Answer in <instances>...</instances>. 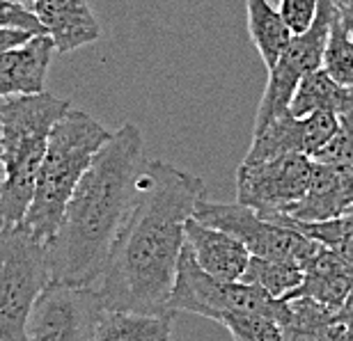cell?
Here are the masks:
<instances>
[{
  "instance_id": "cell-1",
  "label": "cell",
  "mask_w": 353,
  "mask_h": 341,
  "mask_svg": "<svg viewBox=\"0 0 353 341\" xmlns=\"http://www.w3.org/2000/svg\"><path fill=\"white\" fill-rule=\"evenodd\" d=\"M204 197L200 176L163 161H147L140 174L138 202L122 227L103 268V307L174 316L170 296L181 252L186 247V223Z\"/></svg>"
},
{
  "instance_id": "cell-2",
  "label": "cell",
  "mask_w": 353,
  "mask_h": 341,
  "mask_svg": "<svg viewBox=\"0 0 353 341\" xmlns=\"http://www.w3.org/2000/svg\"><path fill=\"white\" fill-rule=\"evenodd\" d=\"M145 140L124 124L99 149L69 200L55 236L46 243L51 284L92 289L101 280L110 250L138 202Z\"/></svg>"
},
{
  "instance_id": "cell-3",
  "label": "cell",
  "mask_w": 353,
  "mask_h": 341,
  "mask_svg": "<svg viewBox=\"0 0 353 341\" xmlns=\"http://www.w3.org/2000/svg\"><path fill=\"white\" fill-rule=\"evenodd\" d=\"M72 103L48 92L3 99V186H0V231L26 220L34 183L44 161L48 138Z\"/></svg>"
},
{
  "instance_id": "cell-4",
  "label": "cell",
  "mask_w": 353,
  "mask_h": 341,
  "mask_svg": "<svg viewBox=\"0 0 353 341\" xmlns=\"http://www.w3.org/2000/svg\"><path fill=\"white\" fill-rule=\"evenodd\" d=\"M110 136L103 124L76 108L55 124L34 183L32 204L21 223L39 243L46 245L55 236L76 186Z\"/></svg>"
},
{
  "instance_id": "cell-5",
  "label": "cell",
  "mask_w": 353,
  "mask_h": 341,
  "mask_svg": "<svg viewBox=\"0 0 353 341\" xmlns=\"http://www.w3.org/2000/svg\"><path fill=\"white\" fill-rule=\"evenodd\" d=\"M51 284L46 245L26 225L0 231V341H28V321Z\"/></svg>"
},
{
  "instance_id": "cell-6",
  "label": "cell",
  "mask_w": 353,
  "mask_h": 341,
  "mask_svg": "<svg viewBox=\"0 0 353 341\" xmlns=\"http://www.w3.org/2000/svg\"><path fill=\"white\" fill-rule=\"evenodd\" d=\"M172 311H188V314L211 318L223 323V318L234 311H257V314L273 316L282 321L287 309V300H275L262 289L245 282H228L209 275L197 264L193 250L186 243L176 266V280L170 296Z\"/></svg>"
},
{
  "instance_id": "cell-7",
  "label": "cell",
  "mask_w": 353,
  "mask_h": 341,
  "mask_svg": "<svg viewBox=\"0 0 353 341\" xmlns=\"http://www.w3.org/2000/svg\"><path fill=\"white\" fill-rule=\"evenodd\" d=\"M195 218L204 225L216 227V229H223L232 234V236H236L248 247L252 257L287 261V264L301 266L303 271L326 247L312 238L303 236L301 231L292 229V227L266 220L255 209L239 202L216 204V202H207V197H204L197 204Z\"/></svg>"
},
{
  "instance_id": "cell-8",
  "label": "cell",
  "mask_w": 353,
  "mask_h": 341,
  "mask_svg": "<svg viewBox=\"0 0 353 341\" xmlns=\"http://www.w3.org/2000/svg\"><path fill=\"white\" fill-rule=\"evenodd\" d=\"M335 12L337 5L333 0H321L319 17H316L314 25L307 32L296 34L292 44L287 46V51L282 53L278 65L268 71V83L257 108L252 136L262 133L278 117L287 115L303 78L323 67V51H326L328 44L330 23H333Z\"/></svg>"
},
{
  "instance_id": "cell-9",
  "label": "cell",
  "mask_w": 353,
  "mask_h": 341,
  "mask_svg": "<svg viewBox=\"0 0 353 341\" xmlns=\"http://www.w3.org/2000/svg\"><path fill=\"white\" fill-rule=\"evenodd\" d=\"M314 161L305 154H289L264 163H241L236 169V202L259 216H289L305 197Z\"/></svg>"
},
{
  "instance_id": "cell-10",
  "label": "cell",
  "mask_w": 353,
  "mask_h": 341,
  "mask_svg": "<svg viewBox=\"0 0 353 341\" xmlns=\"http://www.w3.org/2000/svg\"><path fill=\"white\" fill-rule=\"evenodd\" d=\"M103 309L94 289L48 284L28 321V341H94Z\"/></svg>"
},
{
  "instance_id": "cell-11",
  "label": "cell",
  "mask_w": 353,
  "mask_h": 341,
  "mask_svg": "<svg viewBox=\"0 0 353 341\" xmlns=\"http://www.w3.org/2000/svg\"><path fill=\"white\" fill-rule=\"evenodd\" d=\"M32 10L58 53H74L103 34L88 0H34Z\"/></svg>"
},
{
  "instance_id": "cell-12",
  "label": "cell",
  "mask_w": 353,
  "mask_h": 341,
  "mask_svg": "<svg viewBox=\"0 0 353 341\" xmlns=\"http://www.w3.org/2000/svg\"><path fill=\"white\" fill-rule=\"evenodd\" d=\"M353 206V165H330L314 161L312 181L305 197L289 213L303 223L340 218Z\"/></svg>"
},
{
  "instance_id": "cell-13",
  "label": "cell",
  "mask_w": 353,
  "mask_h": 341,
  "mask_svg": "<svg viewBox=\"0 0 353 341\" xmlns=\"http://www.w3.org/2000/svg\"><path fill=\"white\" fill-rule=\"evenodd\" d=\"M186 243L204 271L228 282H241L252 257L236 236L204 225L195 216L186 223Z\"/></svg>"
},
{
  "instance_id": "cell-14",
  "label": "cell",
  "mask_w": 353,
  "mask_h": 341,
  "mask_svg": "<svg viewBox=\"0 0 353 341\" xmlns=\"http://www.w3.org/2000/svg\"><path fill=\"white\" fill-rule=\"evenodd\" d=\"M55 44L48 34H37L26 44L0 53V99L41 94Z\"/></svg>"
},
{
  "instance_id": "cell-15",
  "label": "cell",
  "mask_w": 353,
  "mask_h": 341,
  "mask_svg": "<svg viewBox=\"0 0 353 341\" xmlns=\"http://www.w3.org/2000/svg\"><path fill=\"white\" fill-rule=\"evenodd\" d=\"M351 291H353V261L340 252L330 250V247H323L307 264L301 287L292 291L285 300H289V298H312V300L340 311L342 304L351 296Z\"/></svg>"
},
{
  "instance_id": "cell-16",
  "label": "cell",
  "mask_w": 353,
  "mask_h": 341,
  "mask_svg": "<svg viewBox=\"0 0 353 341\" xmlns=\"http://www.w3.org/2000/svg\"><path fill=\"white\" fill-rule=\"evenodd\" d=\"M280 328L285 341H353L340 314L312 298H289Z\"/></svg>"
},
{
  "instance_id": "cell-17",
  "label": "cell",
  "mask_w": 353,
  "mask_h": 341,
  "mask_svg": "<svg viewBox=\"0 0 353 341\" xmlns=\"http://www.w3.org/2000/svg\"><path fill=\"white\" fill-rule=\"evenodd\" d=\"M172 318L103 307L97 321L94 341H172Z\"/></svg>"
},
{
  "instance_id": "cell-18",
  "label": "cell",
  "mask_w": 353,
  "mask_h": 341,
  "mask_svg": "<svg viewBox=\"0 0 353 341\" xmlns=\"http://www.w3.org/2000/svg\"><path fill=\"white\" fill-rule=\"evenodd\" d=\"M349 110H353V87L337 83L326 69H316L303 78L289 108L294 117H307L312 112L344 115Z\"/></svg>"
},
{
  "instance_id": "cell-19",
  "label": "cell",
  "mask_w": 353,
  "mask_h": 341,
  "mask_svg": "<svg viewBox=\"0 0 353 341\" xmlns=\"http://www.w3.org/2000/svg\"><path fill=\"white\" fill-rule=\"evenodd\" d=\"M289 154H305L307 156V129L305 117H294L292 112L278 117L262 133L252 136V145L245 154L243 163H264L280 158Z\"/></svg>"
},
{
  "instance_id": "cell-20",
  "label": "cell",
  "mask_w": 353,
  "mask_h": 341,
  "mask_svg": "<svg viewBox=\"0 0 353 341\" xmlns=\"http://www.w3.org/2000/svg\"><path fill=\"white\" fill-rule=\"evenodd\" d=\"M245 10H248L250 39L266 69L271 71L280 62L287 46L292 44L294 34L289 32L280 12L273 10L268 0H245Z\"/></svg>"
},
{
  "instance_id": "cell-21",
  "label": "cell",
  "mask_w": 353,
  "mask_h": 341,
  "mask_svg": "<svg viewBox=\"0 0 353 341\" xmlns=\"http://www.w3.org/2000/svg\"><path fill=\"white\" fill-rule=\"evenodd\" d=\"M303 275H305V271L296 264L262 259V257H250V264H248V268H245L241 282L262 289L264 293L275 298V300H285L292 291H296L301 287Z\"/></svg>"
},
{
  "instance_id": "cell-22",
  "label": "cell",
  "mask_w": 353,
  "mask_h": 341,
  "mask_svg": "<svg viewBox=\"0 0 353 341\" xmlns=\"http://www.w3.org/2000/svg\"><path fill=\"white\" fill-rule=\"evenodd\" d=\"M266 220L292 227V229L301 231L303 236L312 238L353 261V216H349V213H344L340 218L321 220V223H303V220H296L292 216H268Z\"/></svg>"
},
{
  "instance_id": "cell-23",
  "label": "cell",
  "mask_w": 353,
  "mask_h": 341,
  "mask_svg": "<svg viewBox=\"0 0 353 341\" xmlns=\"http://www.w3.org/2000/svg\"><path fill=\"white\" fill-rule=\"evenodd\" d=\"M321 69H326L337 83L353 87V32L340 10L335 12L333 23H330V34L326 51H323Z\"/></svg>"
},
{
  "instance_id": "cell-24",
  "label": "cell",
  "mask_w": 353,
  "mask_h": 341,
  "mask_svg": "<svg viewBox=\"0 0 353 341\" xmlns=\"http://www.w3.org/2000/svg\"><path fill=\"white\" fill-rule=\"evenodd\" d=\"M223 325L234 341H285L280 323L257 311H234L223 318Z\"/></svg>"
},
{
  "instance_id": "cell-25",
  "label": "cell",
  "mask_w": 353,
  "mask_h": 341,
  "mask_svg": "<svg viewBox=\"0 0 353 341\" xmlns=\"http://www.w3.org/2000/svg\"><path fill=\"white\" fill-rule=\"evenodd\" d=\"M312 161L330 163V165H353V110L340 115V131Z\"/></svg>"
},
{
  "instance_id": "cell-26",
  "label": "cell",
  "mask_w": 353,
  "mask_h": 341,
  "mask_svg": "<svg viewBox=\"0 0 353 341\" xmlns=\"http://www.w3.org/2000/svg\"><path fill=\"white\" fill-rule=\"evenodd\" d=\"M0 30L46 34V28L41 25V21L32 7L14 3V0H0Z\"/></svg>"
},
{
  "instance_id": "cell-27",
  "label": "cell",
  "mask_w": 353,
  "mask_h": 341,
  "mask_svg": "<svg viewBox=\"0 0 353 341\" xmlns=\"http://www.w3.org/2000/svg\"><path fill=\"white\" fill-rule=\"evenodd\" d=\"M321 0H280V17L287 23L289 32L303 34L314 25L316 17H319Z\"/></svg>"
},
{
  "instance_id": "cell-28",
  "label": "cell",
  "mask_w": 353,
  "mask_h": 341,
  "mask_svg": "<svg viewBox=\"0 0 353 341\" xmlns=\"http://www.w3.org/2000/svg\"><path fill=\"white\" fill-rule=\"evenodd\" d=\"M37 37V34L30 32H21V30H0V53L10 51V48H17L21 44H26L28 39Z\"/></svg>"
},
{
  "instance_id": "cell-29",
  "label": "cell",
  "mask_w": 353,
  "mask_h": 341,
  "mask_svg": "<svg viewBox=\"0 0 353 341\" xmlns=\"http://www.w3.org/2000/svg\"><path fill=\"white\" fill-rule=\"evenodd\" d=\"M340 314V321L347 325L349 330H353V291H351V296L347 298V302L342 304V309L337 311Z\"/></svg>"
},
{
  "instance_id": "cell-30",
  "label": "cell",
  "mask_w": 353,
  "mask_h": 341,
  "mask_svg": "<svg viewBox=\"0 0 353 341\" xmlns=\"http://www.w3.org/2000/svg\"><path fill=\"white\" fill-rule=\"evenodd\" d=\"M337 10H340L342 17L347 19V23L353 28V0H340V3H337Z\"/></svg>"
},
{
  "instance_id": "cell-31",
  "label": "cell",
  "mask_w": 353,
  "mask_h": 341,
  "mask_svg": "<svg viewBox=\"0 0 353 341\" xmlns=\"http://www.w3.org/2000/svg\"><path fill=\"white\" fill-rule=\"evenodd\" d=\"M0 138H3V99H0ZM0 186H3V152H0Z\"/></svg>"
},
{
  "instance_id": "cell-32",
  "label": "cell",
  "mask_w": 353,
  "mask_h": 341,
  "mask_svg": "<svg viewBox=\"0 0 353 341\" xmlns=\"http://www.w3.org/2000/svg\"><path fill=\"white\" fill-rule=\"evenodd\" d=\"M14 3H21V5H28V7H32V5H34V0H14Z\"/></svg>"
},
{
  "instance_id": "cell-33",
  "label": "cell",
  "mask_w": 353,
  "mask_h": 341,
  "mask_svg": "<svg viewBox=\"0 0 353 341\" xmlns=\"http://www.w3.org/2000/svg\"><path fill=\"white\" fill-rule=\"evenodd\" d=\"M347 213H349V216H353V206H351V209H349Z\"/></svg>"
},
{
  "instance_id": "cell-34",
  "label": "cell",
  "mask_w": 353,
  "mask_h": 341,
  "mask_svg": "<svg viewBox=\"0 0 353 341\" xmlns=\"http://www.w3.org/2000/svg\"><path fill=\"white\" fill-rule=\"evenodd\" d=\"M333 3H335V5H337V3H340V0H333Z\"/></svg>"
},
{
  "instance_id": "cell-35",
  "label": "cell",
  "mask_w": 353,
  "mask_h": 341,
  "mask_svg": "<svg viewBox=\"0 0 353 341\" xmlns=\"http://www.w3.org/2000/svg\"><path fill=\"white\" fill-rule=\"evenodd\" d=\"M351 32H353V28H351Z\"/></svg>"
}]
</instances>
